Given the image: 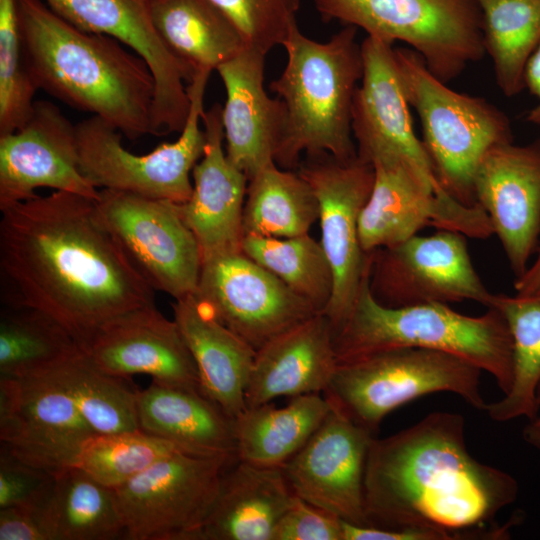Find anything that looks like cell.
Segmentation results:
<instances>
[{
	"label": "cell",
	"instance_id": "1",
	"mask_svg": "<svg viewBox=\"0 0 540 540\" xmlns=\"http://www.w3.org/2000/svg\"><path fill=\"white\" fill-rule=\"evenodd\" d=\"M0 210L6 305L47 313L81 349L108 320L155 304L154 290L99 220L95 200L53 191Z\"/></svg>",
	"mask_w": 540,
	"mask_h": 540
},
{
	"label": "cell",
	"instance_id": "2",
	"mask_svg": "<svg viewBox=\"0 0 540 540\" xmlns=\"http://www.w3.org/2000/svg\"><path fill=\"white\" fill-rule=\"evenodd\" d=\"M519 485L467 449L465 419L434 412L371 442L364 476L369 526L411 533L415 540H505L520 520L501 524Z\"/></svg>",
	"mask_w": 540,
	"mask_h": 540
},
{
	"label": "cell",
	"instance_id": "3",
	"mask_svg": "<svg viewBox=\"0 0 540 540\" xmlns=\"http://www.w3.org/2000/svg\"><path fill=\"white\" fill-rule=\"evenodd\" d=\"M27 63L38 90L109 122L128 139L154 135L153 75L116 39L83 31L43 0H17Z\"/></svg>",
	"mask_w": 540,
	"mask_h": 540
},
{
	"label": "cell",
	"instance_id": "4",
	"mask_svg": "<svg viewBox=\"0 0 540 540\" xmlns=\"http://www.w3.org/2000/svg\"><path fill=\"white\" fill-rule=\"evenodd\" d=\"M357 29L345 26L327 42L305 36L297 23L282 43L287 63L270 88L286 107L287 124L275 163L283 169L300 164L301 154H330L342 161L357 158L352 133V104L363 76Z\"/></svg>",
	"mask_w": 540,
	"mask_h": 540
},
{
	"label": "cell",
	"instance_id": "5",
	"mask_svg": "<svg viewBox=\"0 0 540 540\" xmlns=\"http://www.w3.org/2000/svg\"><path fill=\"white\" fill-rule=\"evenodd\" d=\"M370 266L350 313L333 332L338 363L394 348L437 350L488 372L503 393H508L513 345L508 324L498 309L488 307L483 315L468 316L445 303L384 306L371 293Z\"/></svg>",
	"mask_w": 540,
	"mask_h": 540
},
{
	"label": "cell",
	"instance_id": "6",
	"mask_svg": "<svg viewBox=\"0 0 540 540\" xmlns=\"http://www.w3.org/2000/svg\"><path fill=\"white\" fill-rule=\"evenodd\" d=\"M398 75L420 119L423 145L442 188L455 200L478 205L474 177L494 146L513 142L507 115L486 99L459 93L435 77L411 48H393Z\"/></svg>",
	"mask_w": 540,
	"mask_h": 540
},
{
	"label": "cell",
	"instance_id": "7",
	"mask_svg": "<svg viewBox=\"0 0 540 540\" xmlns=\"http://www.w3.org/2000/svg\"><path fill=\"white\" fill-rule=\"evenodd\" d=\"M481 372L442 351L394 348L339 362L323 394L333 408L375 435L387 414L427 394L454 393L485 411Z\"/></svg>",
	"mask_w": 540,
	"mask_h": 540
},
{
	"label": "cell",
	"instance_id": "8",
	"mask_svg": "<svg viewBox=\"0 0 540 540\" xmlns=\"http://www.w3.org/2000/svg\"><path fill=\"white\" fill-rule=\"evenodd\" d=\"M314 5L323 22L410 45L444 83L486 54L477 0H314Z\"/></svg>",
	"mask_w": 540,
	"mask_h": 540
},
{
	"label": "cell",
	"instance_id": "9",
	"mask_svg": "<svg viewBox=\"0 0 540 540\" xmlns=\"http://www.w3.org/2000/svg\"><path fill=\"white\" fill-rule=\"evenodd\" d=\"M211 70L195 71L187 85L190 107L179 138L144 155L122 146V133L97 116L76 124L79 166L97 189L129 192L176 203L193 192L192 171L202 158L205 133L201 128L204 97Z\"/></svg>",
	"mask_w": 540,
	"mask_h": 540
},
{
	"label": "cell",
	"instance_id": "10",
	"mask_svg": "<svg viewBox=\"0 0 540 540\" xmlns=\"http://www.w3.org/2000/svg\"><path fill=\"white\" fill-rule=\"evenodd\" d=\"M237 460L175 452L114 488L130 540H201L226 467Z\"/></svg>",
	"mask_w": 540,
	"mask_h": 540
},
{
	"label": "cell",
	"instance_id": "11",
	"mask_svg": "<svg viewBox=\"0 0 540 540\" xmlns=\"http://www.w3.org/2000/svg\"><path fill=\"white\" fill-rule=\"evenodd\" d=\"M95 206L101 223L153 290L174 300L195 294L202 254L179 203L100 189Z\"/></svg>",
	"mask_w": 540,
	"mask_h": 540
},
{
	"label": "cell",
	"instance_id": "12",
	"mask_svg": "<svg viewBox=\"0 0 540 540\" xmlns=\"http://www.w3.org/2000/svg\"><path fill=\"white\" fill-rule=\"evenodd\" d=\"M298 173L311 185L319 203L321 246L333 273V292L323 314L333 332L347 318L370 266L359 239V217L374 183L371 163L342 161L330 154L306 156Z\"/></svg>",
	"mask_w": 540,
	"mask_h": 540
},
{
	"label": "cell",
	"instance_id": "13",
	"mask_svg": "<svg viewBox=\"0 0 540 540\" xmlns=\"http://www.w3.org/2000/svg\"><path fill=\"white\" fill-rule=\"evenodd\" d=\"M369 286L388 307L464 300L489 307L494 296L473 266L466 236L446 229L373 251Z\"/></svg>",
	"mask_w": 540,
	"mask_h": 540
},
{
	"label": "cell",
	"instance_id": "14",
	"mask_svg": "<svg viewBox=\"0 0 540 540\" xmlns=\"http://www.w3.org/2000/svg\"><path fill=\"white\" fill-rule=\"evenodd\" d=\"M371 164L374 183L359 217V239L365 253L399 244L427 226L475 239L494 234L479 204L466 206L437 193L406 161L379 156Z\"/></svg>",
	"mask_w": 540,
	"mask_h": 540
},
{
	"label": "cell",
	"instance_id": "15",
	"mask_svg": "<svg viewBox=\"0 0 540 540\" xmlns=\"http://www.w3.org/2000/svg\"><path fill=\"white\" fill-rule=\"evenodd\" d=\"M194 296L255 351L317 314L309 302L243 252L204 260Z\"/></svg>",
	"mask_w": 540,
	"mask_h": 540
},
{
	"label": "cell",
	"instance_id": "16",
	"mask_svg": "<svg viewBox=\"0 0 540 540\" xmlns=\"http://www.w3.org/2000/svg\"><path fill=\"white\" fill-rule=\"evenodd\" d=\"M95 431L47 374L0 377V440L19 460L53 475L73 467Z\"/></svg>",
	"mask_w": 540,
	"mask_h": 540
},
{
	"label": "cell",
	"instance_id": "17",
	"mask_svg": "<svg viewBox=\"0 0 540 540\" xmlns=\"http://www.w3.org/2000/svg\"><path fill=\"white\" fill-rule=\"evenodd\" d=\"M43 1L75 27L112 37L141 57L155 83L154 135L182 130L190 107L187 85L195 71L164 44L152 23L147 0Z\"/></svg>",
	"mask_w": 540,
	"mask_h": 540
},
{
	"label": "cell",
	"instance_id": "18",
	"mask_svg": "<svg viewBox=\"0 0 540 540\" xmlns=\"http://www.w3.org/2000/svg\"><path fill=\"white\" fill-rule=\"evenodd\" d=\"M374 438L332 407L307 443L281 467L292 492L345 522L369 526L364 476Z\"/></svg>",
	"mask_w": 540,
	"mask_h": 540
},
{
	"label": "cell",
	"instance_id": "19",
	"mask_svg": "<svg viewBox=\"0 0 540 540\" xmlns=\"http://www.w3.org/2000/svg\"><path fill=\"white\" fill-rule=\"evenodd\" d=\"M43 187L99 197L79 166L76 124L54 103L38 100L19 129L0 135V209Z\"/></svg>",
	"mask_w": 540,
	"mask_h": 540
},
{
	"label": "cell",
	"instance_id": "20",
	"mask_svg": "<svg viewBox=\"0 0 540 540\" xmlns=\"http://www.w3.org/2000/svg\"><path fill=\"white\" fill-rule=\"evenodd\" d=\"M361 48L363 76L354 94L351 121L358 157L369 163L378 156L398 157L437 193L448 194L436 178L422 140L414 132L393 45L367 36Z\"/></svg>",
	"mask_w": 540,
	"mask_h": 540
},
{
	"label": "cell",
	"instance_id": "21",
	"mask_svg": "<svg viewBox=\"0 0 540 540\" xmlns=\"http://www.w3.org/2000/svg\"><path fill=\"white\" fill-rule=\"evenodd\" d=\"M474 192L511 270L520 277L540 237V139L492 147L477 167Z\"/></svg>",
	"mask_w": 540,
	"mask_h": 540
},
{
	"label": "cell",
	"instance_id": "22",
	"mask_svg": "<svg viewBox=\"0 0 540 540\" xmlns=\"http://www.w3.org/2000/svg\"><path fill=\"white\" fill-rule=\"evenodd\" d=\"M81 351L109 374L123 378L147 374L160 384L202 392L195 361L179 326L155 304L108 320Z\"/></svg>",
	"mask_w": 540,
	"mask_h": 540
},
{
	"label": "cell",
	"instance_id": "23",
	"mask_svg": "<svg viewBox=\"0 0 540 540\" xmlns=\"http://www.w3.org/2000/svg\"><path fill=\"white\" fill-rule=\"evenodd\" d=\"M222 106L202 114L205 148L192 171L193 192L179 204L181 215L197 239L202 262L242 252L243 210L248 179L223 149Z\"/></svg>",
	"mask_w": 540,
	"mask_h": 540
},
{
	"label": "cell",
	"instance_id": "24",
	"mask_svg": "<svg viewBox=\"0 0 540 540\" xmlns=\"http://www.w3.org/2000/svg\"><path fill=\"white\" fill-rule=\"evenodd\" d=\"M265 56L244 47L216 69L226 90L221 114L226 155L248 180L275 163L287 124L284 102L264 87Z\"/></svg>",
	"mask_w": 540,
	"mask_h": 540
},
{
	"label": "cell",
	"instance_id": "25",
	"mask_svg": "<svg viewBox=\"0 0 540 540\" xmlns=\"http://www.w3.org/2000/svg\"><path fill=\"white\" fill-rule=\"evenodd\" d=\"M338 365L332 325L317 313L256 351L245 392L246 408L281 396L324 392Z\"/></svg>",
	"mask_w": 540,
	"mask_h": 540
},
{
	"label": "cell",
	"instance_id": "26",
	"mask_svg": "<svg viewBox=\"0 0 540 540\" xmlns=\"http://www.w3.org/2000/svg\"><path fill=\"white\" fill-rule=\"evenodd\" d=\"M174 320L195 361L203 394L233 420L246 409L256 351L190 295L172 304Z\"/></svg>",
	"mask_w": 540,
	"mask_h": 540
},
{
	"label": "cell",
	"instance_id": "27",
	"mask_svg": "<svg viewBox=\"0 0 540 540\" xmlns=\"http://www.w3.org/2000/svg\"><path fill=\"white\" fill-rule=\"evenodd\" d=\"M294 498L281 468L237 460L223 474L201 540H273Z\"/></svg>",
	"mask_w": 540,
	"mask_h": 540
},
{
	"label": "cell",
	"instance_id": "28",
	"mask_svg": "<svg viewBox=\"0 0 540 540\" xmlns=\"http://www.w3.org/2000/svg\"><path fill=\"white\" fill-rule=\"evenodd\" d=\"M136 403L140 430L192 454L238 460L234 420L202 392L152 381Z\"/></svg>",
	"mask_w": 540,
	"mask_h": 540
},
{
	"label": "cell",
	"instance_id": "29",
	"mask_svg": "<svg viewBox=\"0 0 540 540\" xmlns=\"http://www.w3.org/2000/svg\"><path fill=\"white\" fill-rule=\"evenodd\" d=\"M331 408L319 393L292 397L281 408L270 402L246 408L233 421L237 459L281 468L307 443Z\"/></svg>",
	"mask_w": 540,
	"mask_h": 540
},
{
	"label": "cell",
	"instance_id": "30",
	"mask_svg": "<svg viewBox=\"0 0 540 540\" xmlns=\"http://www.w3.org/2000/svg\"><path fill=\"white\" fill-rule=\"evenodd\" d=\"M167 48L194 71L216 70L245 46L231 20L211 0H147Z\"/></svg>",
	"mask_w": 540,
	"mask_h": 540
},
{
	"label": "cell",
	"instance_id": "31",
	"mask_svg": "<svg viewBox=\"0 0 540 540\" xmlns=\"http://www.w3.org/2000/svg\"><path fill=\"white\" fill-rule=\"evenodd\" d=\"M39 514L51 540L125 538L114 490L78 467L54 474Z\"/></svg>",
	"mask_w": 540,
	"mask_h": 540
},
{
	"label": "cell",
	"instance_id": "32",
	"mask_svg": "<svg viewBox=\"0 0 540 540\" xmlns=\"http://www.w3.org/2000/svg\"><path fill=\"white\" fill-rule=\"evenodd\" d=\"M318 218L315 192L298 172L273 163L248 180L243 210L244 236L305 235Z\"/></svg>",
	"mask_w": 540,
	"mask_h": 540
},
{
	"label": "cell",
	"instance_id": "33",
	"mask_svg": "<svg viewBox=\"0 0 540 540\" xmlns=\"http://www.w3.org/2000/svg\"><path fill=\"white\" fill-rule=\"evenodd\" d=\"M81 352L69 331L38 309L7 305L0 316V377L39 376Z\"/></svg>",
	"mask_w": 540,
	"mask_h": 540
},
{
	"label": "cell",
	"instance_id": "34",
	"mask_svg": "<svg viewBox=\"0 0 540 540\" xmlns=\"http://www.w3.org/2000/svg\"><path fill=\"white\" fill-rule=\"evenodd\" d=\"M489 307L498 309L508 324L513 345V378L508 393L502 399L487 404L485 411L497 422L519 417L531 420L540 409L537 401L540 384V294H494Z\"/></svg>",
	"mask_w": 540,
	"mask_h": 540
},
{
	"label": "cell",
	"instance_id": "35",
	"mask_svg": "<svg viewBox=\"0 0 540 540\" xmlns=\"http://www.w3.org/2000/svg\"><path fill=\"white\" fill-rule=\"evenodd\" d=\"M477 2L496 83L504 95L515 96L525 89V65L540 42V0Z\"/></svg>",
	"mask_w": 540,
	"mask_h": 540
},
{
	"label": "cell",
	"instance_id": "36",
	"mask_svg": "<svg viewBox=\"0 0 540 540\" xmlns=\"http://www.w3.org/2000/svg\"><path fill=\"white\" fill-rule=\"evenodd\" d=\"M45 374L71 397L95 433L140 429L137 391L125 383L127 378L99 369L82 351Z\"/></svg>",
	"mask_w": 540,
	"mask_h": 540
},
{
	"label": "cell",
	"instance_id": "37",
	"mask_svg": "<svg viewBox=\"0 0 540 540\" xmlns=\"http://www.w3.org/2000/svg\"><path fill=\"white\" fill-rule=\"evenodd\" d=\"M242 252L274 274L317 313L333 292V273L320 241L308 234L289 237L244 236Z\"/></svg>",
	"mask_w": 540,
	"mask_h": 540
},
{
	"label": "cell",
	"instance_id": "38",
	"mask_svg": "<svg viewBox=\"0 0 540 540\" xmlns=\"http://www.w3.org/2000/svg\"><path fill=\"white\" fill-rule=\"evenodd\" d=\"M178 451L185 450L140 429L95 433L83 443L73 467L114 489Z\"/></svg>",
	"mask_w": 540,
	"mask_h": 540
},
{
	"label": "cell",
	"instance_id": "39",
	"mask_svg": "<svg viewBox=\"0 0 540 540\" xmlns=\"http://www.w3.org/2000/svg\"><path fill=\"white\" fill-rule=\"evenodd\" d=\"M37 91L25 54L17 0H0V135L25 123Z\"/></svg>",
	"mask_w": 540,
	"mask_h": 540
},
{
	"label": "cell",
	"instance_id": "40",
	"mask_svg": "<svg viewBox=\"0 0 540 540\" xmlns=\"http://www.w3.org/2000/svg\"><path fill=\"white\" fill-rule=\"evenodd\" d=\"M235 25L246 47L267 54L296 24L301 0H211Z\"/></svg>",
	"mask_w": 540,
	"mask_h": 540
},
{
	"label": "cell",
	"instance_id": "41",
	"mask_svg": "<svg viewBox=\"0 0 540 540\" xmlns=\"http://www.w3.org/2000/svg\"><path fill=\"white\" fill-rule=\"evenodd\" d=\"M54 475L27 464L6 449L0 455V508L39 509L48 497Z\"/></svg>",
	"mask_w": 540,
	"mask_h": 540
},
{
	"label": "cell",
	"instance_id": "42",
	"mask_svg": "<svg viewBox=\"0 0 540 540\" xmlns=\"http://www.w3.org/2000/svg\"><path fill=\"white\" fill-rule=\"evenodd\" d=\"M273 540H343V520L295 495Z\"/></svg>",
	"mask_w": 540,
	"mask_h": 540
},
{
	"label": "cell",
	"instance_id": "43",
	"mask_svg": "<svg viewBox=\"0 0 540 540\" xmlns=\"http://www.w3.org/2000/svg\"><path fill=\"white\" fill-rule=\"evenodd\" d=\"M0 540H51L39 509L0 508Z\"/></svg>",
	"mask_w": 540,
	"mask_h": 540
},
{
	"label": "cell",
	"instance_id": "44",
	"mask_svg": "<svg viewBox=\"0 0 540 540\" xmlns=\"http://www.w3.org/2000/svg\"><path fill=\"white\" fill-rule=\"evenodd\" d=\"M524 86L537 98V105L530 110L527 120L540 125V42L529 56L524 69Z\"/></svg>",
	"mask_w": 540,
	"mask_h": 540
},
{
	"label": "cell",
	"instance_id": "45",
	"mask_svg": "<svg viewBox=\"0 0 540 540\" xmlns=\"http://www.w3.org/2000/svg\"><path fill=\"white\" fill-rule=\"evenodd\" d=\"M514 289L516 295L520 296L540 294V245L535 261L528 266L523 275L516 278Z\"/></svg>",
	"mask_w": 540,
	"mask_h": 540
},
{
	"label": "cell",
	"instance_id": "46",
	"mask_svg": "<svg viewBox=\"0 0 540 540\" xmlns=\"http://www.w3.org/2000/svg\"><path fill=\"white\" fill-rule=\"evenodd\" d=\"M537 401L540 407V384L537 389ZM524 441L534 449L540 451V409L538 414L523 429Z\"/></svg>",
	"mask_w": 540,
	"mask_h": 540
}]
</instances>
